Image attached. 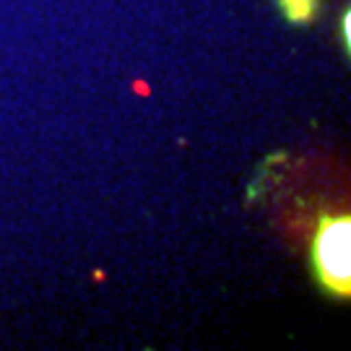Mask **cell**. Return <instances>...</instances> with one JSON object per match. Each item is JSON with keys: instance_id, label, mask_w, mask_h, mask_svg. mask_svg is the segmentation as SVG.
<instances>
[{"instance_id": "1", "label": "cell", "mask_w": 351, "mask_h": 351, "mask_svg": "<svg viewBox=\"0 0 351 351\" xmlns=\"http://www.w3.org/2000/svg\"><path fill=\"white\" fill-rule=\"evenodd\" d=\"M351 219L346 213L323 216L313 239V268L328 294L349 300L351 294Z\"/></svg>"}, {"instance_id": "2", "label": "cell", "mask_w": 351, "mask_h": 351, "mask_svg": "<svg viewBox=\"0 0 351 351\" xmlns=\"http://www.w3.org/2000/svg\"><path fill=\"white\" fill-rule=\"evenodd\" d=\"M278 3L291 24H307L317 11V0H278Z\"/></svg>"}, {"instance_id": "3", "label": "cell", "mask_w": 351, "mask_h": 351, "mask_svg": "<svg viewBox=\"0 0 351 351\" xmlns=\"http://www.w3.org/2000/svg\"><path fill=\"white\" fill-rule=\"evenodd\" d=\"M349 19H351V13L346 11L343 13V47H346V50H349V45H351L349 42Z\"/></svg>"}]
</instances>
